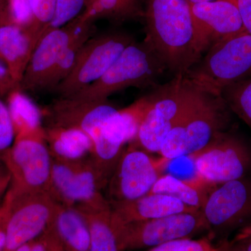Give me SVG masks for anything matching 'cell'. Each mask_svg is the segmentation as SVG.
Here are the masks:
<instances>
[{
	"label": "cell",
	"instance_id": "1",
	"mask_svg": "<svg viewBox=\"0 0 251 251\" xmlns=\"http://www.w3.org/2000/svg\"><path fill=\"white\" fill-rule=\"evenodd\" d=\"M146 38L173 76L186 75L200 60L187 0H145Z\"/></svg>",
	"mask_w": 251,
	"mask_h": 251
},
{
	"label": "cell",
	"instance_id": "2",
	"mask_svg": "<svg viewBox=\"0 0 251 251\" xmlns=\"http://www.w3.org/2000/svg\"><path fill=\"white\" fill-rule=\"evenodd\" d=\"M230 111L221 94L198 86L192 101L163 140L158 154L171 162L200 152L227 130Z\"/></svg>",
	"mask_w": 251,
	"mask_h": 251
},
{
	"label": "cell",
	"instance_id": "3",
	"mask_svg": "<svg viewBox=\"0 0 251 251\" xmlns=\"http://www.w3.org/2000/svg\"><path fill=\"white\" fill-rule=\"evenodd\" d=\"M166 71L164 62L148 41H135L126 48L103 76L72 97L107 100L112 94L129 87L153 88Z\"/></svg>",
	"mask_w": 251,
	"mask_h": 251
},
{
	"label": "cell",
	"instance_id": "4",
	"mask_svg": "<svg viewBox=\"0 0 251 251\" xmlns=\"http://www.w3.org/2000/svg\"><path fill=\"white\" fill-rule=\"evenodd\" d=\"M152 89L147 95L148 105L136 137L128 144L150 153L158 152L163 140L192 101L198 85L179 75Z\"/></svg>",
	"mask_w": 251,
	"mask_h": 251
},
{
	"label": "cell",
	"instance_id": "5",
	"mask_svg": "<svg viewBox=\"0 0 251 251\" xmlns=\"http://www.w3.org/2000/svg\"><path fill=\"white\" fill-rule=\"evenodd\" d=\"M185 76L204 90L221 94L251 77V34L247 31L216 43Z\"/></svg>",
	"mask_w": 251,
	"mask_h": 251
},
{
	"label": "cell",
	"instance_id": "6",
	"mask_svg": "<svg viewBox=\"0 0 251 251\" xmlns=\"http://www.w3.org/2000/svg\"><path fill=\"white\" fill-rule=\"evenodd\" d=\"M10 175L13 196L28 193H51L52 156L45 130L16 135L11 148L1 156Z\"/></svg>",
	"mask_w": 251,
	"mask_h": 251
},
{
	"label": "cell",
	"instance_id": "7",
	"mask_svg": "<svg viewBox=\"0 0 251 251\" xmlns=\"http://www.w3.org/2000/svg\"><path fill=\"white\" fill-rule=\"evenodd\" d=\"M112 221L120 251L151 249L178 239H190L209 231L201 210L125 224H117L113 219Z\"/></svg>",
	"mask_w": 251,
	"mask_h": 251
},
{
	"label": "cell",
	"instance_id": "8",
	"mask_svg": "<svg viewBox=\"0 0 251 251\" xmlns=\"http://www.w3.org/2000/svg\"><path fill=\"white\" fill-rule=\"evenodd\" d=\"M122 31L97 34L81 48L72 72L54 92L59 97H72L103 76L126 48L135 42Z\"/></svg>",
	"mask_w": 251,
	"mask_h": 251
},
{
	"label": "cell",
	"instance_id": "9",
	"mask_svg": "<svg viewBox=\"0 0 251 251\" xmlns=\"http://www.w3.org/2000/svg\"><path fill=\"white\" fill-rule=\"evenodd\" d=\"M191 158L198 177L216 186L251 175V145L227 130Z\"/></svg>",
	"mask_w": 251,
	"mask_h": 251
},
{
	"label": "cell",
	"instance_id": "10",
	"mask_svg": "<svg viewBox=\"0 0 251 251\" xmlns=\"http://www.w3.org/2000/svg\"><path fill=\"white\" fill-rule=\"evenodd\" d=\"M169 162L155 159L145 150L128 145L125 148L105 190L109 202L133 201L150 193Z\"/></svg>",
	"mask_w": 251,
	"mask_h": 251
},
{
	"label": "cell",
	"instance_id": "11",
	"mask_svg": "<svg viewBox=\"0 0 251 251\" xmlns=\"http://www.w3.org/2000/svg\"><path fill=\"white\" fill-rule=\"evenodd\" d=\"M106 180L90 155L75 160L52 157L51 194L57 202L74 206L103 195Z\"/></svg>",
	"mask_w": 251,
	"mask_h": 251
},
{
	"label": "cell",
	"instance_id": "12",
	"mask_svg": "<svg viewBox=\"0 0 251 251\" xmlns=\"http://www.w3.org/2000/svg\"><path fill=\"white\" fill-rule=\"evenodd\" d=\"M211 236L251 222V175L216 185L201 209Z\"/></svg>",
	"mask_w": 251,
	"mask_h": 251
},
{
	"label": "cell",
	"instance_id": "13",
	"mask_svg": "<svg viewBox=\"0 0 251 251\" xmlns=\"http://www.w3.org/2000/svg\"><path fill=\"white\" fill-rule=\"evenodd\" d=\"M58 203L49 192L12 196L3 251H14L40 237L52 222Z\"/></svg>",
	"mask_w": 251,
	"mask_h": 251
},
{
	"label": "cell",
	"instance_id": "14",
	"mask_svg": "<svg viewBox=\"0 0 251 251\" xmlns=\"http://www.w3.org/2000/svg\"><path fill=\"white\" fill-rule=\"evenodd\" d=\"M195 47L200 59L211 46L245 31L236 0L191 5Z\"/></svg>",
	"mask_w": 251,
	"mask_h": 251
},
{
	"label": "cell",
	"instance_id": "15",
	"mask_svg": "<svg viewBox=\"0 0 251 251\" xmlns=\"http://www.w3.org/2000/svg\"><path fill=\"white\" fill-rule=\"evenodd\" d=\"M84 21L77 17L66 25L46 31L38 41L20 85L24 92H47L48 84L64 50Z\"/></svg>",
	"mask_w": 251,
	"mask_h": 251
},
{
	"label": "cell",
	"instance_id": "16",
	"mask_svg": "<svg viewBox=\"0 0 251 251\" xmlns=\"http://www.w3.org/2000/svg\"><path fill=\"white\" fill-rule=\"evenodd\" d=\"M117 110L108 100L58 97L50 104L46 111L48 125L82 130L90 137L93 143L104 123Z\"/></svg>",
	"mask_w": 251,
	"mask_h": 251
},
{
	"label": "cell",
	"instance_id": "17",
	"mask_svg": "<svg viewBox=\"0 0 251 251\" xmlns=\"http://www.w3.org/2000/svg\"><path fill=\"white\" fill-rule=\"evenodd\" d=\"M112 219L117 224L158 219L172 214L200 210L176 198L159 193H148L133 201L110 202Z\"/></svg>",
	"mask_w": 251,
	"mask_h": 251
},
{
	"label": "cell",
	"instance_id": "18",
	"mask_svg": "<svg viewBox=\"0 0 251 251\" xmlns=\"http://www.w3.org/2000/svg\"><path fill=\"white\" fill-rule=\"evenodd\" d=\"M85 220L90 236V251H120L110 202L103 195L74 206Z\"/></svg>",
	"mask_w": 251,
	"mask_h": 251
},
{
	"label": "cell",
	"instance_id": "19",
	"mask_svg": "<svg viewBox=\"0 0 251 251\" xmlns=\"http://www.w3.org/2000/svg\"><path fill=\"white\" fill-rule=\"evenodd\" d=\"M36 45L27 29L9 22L0 25V60L20 85Z\"/></svg>",
	"mask_w": 251,
	"mask_h": 251
},
{
	"label": "cell",
	"instance_id": "20",
	"mask_svg": "<svg viewBox=\"0 0 251 251\" xmlns=\"http://www.w3.org/2000/svg\"><path fill=\"white\" fill-rule=\"evenodd\" d=\"M147 105L148 97L145 95L128 106L118 109L104 123L100 134L110 143L125 148L135 140Z\"/></svg>",
	"mask_w": 251,
	"mask_h": 251
},
{
	"label": "cell",
	"instance_id": "21",
	"mask_svg": "<svg viewBox=\"0 0 251 251\" xmlns=\"http://www.w3.org/2000/svg\"><path fill=\"white\" fill-rule=\"evenodd\" d=\"M45 139L51 156L64 160H75L90 156L93 143L82 130L48 125L44 127Z\"/></svg>",
	"mask_w": 251,
	"mask_h": 251
},
{
	"label": "cell",
	"instance_id": "22",
	"mask_svg": "<svg viewBox=\"0 0 251 251\" xmlns=\"http://www.w3.org/2000/svg\"><path fill=\"white\" fill-rule=\"evenodd\" d=\"M215 186L198 176L192 179H183L174 175H162L150 193L167 195L190 207L201 210Z\"/></svg>",
	"mask_w": 251,
	"mask_h": 251
},
{
	"label": "cell",
	"instance_id": "23",
	"mask_svg": "<svg viewBox=\"0 0 251 251\" xmlns=\"http://www.w3.org/2000/svg\"><path fill=\"white\" fill-rule=\"evenodd\" d=\"M52 222L65 251H90L88 227L74 206L58 203Z\"/></svg>",
	"mask_w": 251,
	"mask_h": 251
},
{
	"label": "cell",
	"instance_id": "24",
	"mask_svg": "<svg viewBox=\"0 0 251 251\" xmlns=\"http://www.w3.org/2000/svg\"><path fill=\"white\" fill-rule=\"evenodd\" d=\"M141 17H143L141 0H97L79 16L85 22L95 23L99 19H106L115 24Z\"/></svg>",
	"mask_w": 251,
	"mask_h": 251
},
{
	"label": "cell",
	"instance_id": "25",
	"mask_svg": "<svg viewBox=\"0 0 251 251\" xmlns=\"http://www.w3.org/2000/svg\"><path fill=\"white\" fill-rule=\"evenodd\" d=\"M6 104L14 125L16 136L37 131L41 125V111L21 89H16L6 97Z\"/></svg>",
	"mask_w": 251,
	"mask_h": 251
},
{
	"label": "cell",
	"instance_id": "26",
	"mask_svg": "<svg viewBox=\"0 0 251 251\" xmlns=\"http://www.w3.org/2000/svg\"><path fill=\"white\" fill-rule=\"evenodd\" d=\"M221 95L231 111L251 129V77L226 87Z\"/></svg>",
	"mask_w": 251,
	"mask_h": 251
},
{
	"label": "cell",
	"instance_id": "27",
	"mask_svg": "<svg viewBox=\"0 0 251 251\" xmlns=\"http://www.w3.org/2000/svg\"><path fill=\"white\" fill-rule=\"evenodd\" d=\"M32 15L31 33L38 43L53 18L56 0H27Z\"/></svg>",
	"mask_w": 251,
	"mask_h": 251
},
{
	"label": "cell",
	"instance_id": "28",
	"mask_svg": "<svg viewBox=\"0 0 251 251\" xmlns=\"http://www.w3.org/2000/svg\"><path fill=\"white\" fill-rule=\"evenodd\" d=\"M86 0H56L53 18L43 32L57 29L72 22L85 9Z\"/></svg>",
	"mask_w": 251,
	"mask_h": 251
},
{
	"label": "cell",
	"instance_id": "29",
	"mask_svg": "<svg viewBox=\"0 0 251 251\" xmlns=\"http://www.w3.org/2000/svg\"><path fill=\"white\" fill-rule=\"evenodd\" d=\"M148 251H218L210 237L178 239L151 248Z\"/></svg>",
	"mask_w": 251,
	"mask_h": 251
},
{
	"label": "cell",
	"instance_id": "30",
	"mask_svg": "<svg viewBox=\"0 0 251 251\" xmlns=\"http://www.w3.org/2000/svg\"><path fill=\"white\" fill-rule=\"evenodd\" d=\"M15 138L16 133L9 108L0 98V157L11 148Z\"/></svg>",
	"mask_w": 251,
	"mask_h": 251
},
{
	"label": "cell",
	"instance_id": "31",
	"mask_svg": "<svg viewBox=\"0 0 251 251\" xmlns=\"http://www.w3.org/2000/svg\"><path fill=\"white\" fill-rule=\"evenodd\" d=\"M12 204V195L8 190L6 196L0 204V251L4 249L6 240V230L9 222L10 212Z\"/></svg>",
	"mask_w": 251,
	"mask_h": 251
},
{
	"label": "cell",
	"instance_id": "32",
	"mask_svg": "<svg viewBox=\"0 0 251 251\" xmlns=\"http://www.w3.org/2000/svg\"><path fill=\"white\" fill-rule=\"evenodd\" d=\"M16 89H21L20 84L15 80L9 69L0 60V98L7 97Z\"/></svg>",
	"mask_w": 251,
	"mask_h": 251
},
{
	"label": "cell",
	"instance_id": "33",
	"mask_svg": "<svg viewBox=\"0 0 251 251\" xmlns=\"http://www.w3.org/2000/svg\"><path fill=\"white\" fill-rule=\"evenodd\" d=\"M42 236L45 242L46 251H65L52 221L44 231Z\"/></svg>",
	"mask_w": 251,
	"mask_h": 251
},
{
	"label": "cell",
	"instance_id": "34",
	"mask_svg": "<svg viewBox=\"0 0 251 251\" xmlns=\"http://www.w3.org/2000/svg\"><path fill=\"white\" fill-rule=\"evenodd\" d=\"M236 1L244 29L251 34V0H236Z\"/></svg>",
	"mask_w": 251,
	"mask_h": 251
},
{
	"label": "cell",
	"instance_id": "35",
	"mask_svg": "<svg viewBox=\"0 0 251 251\" xmlns=\"http://www.w3.org/2000/svg\"><path fill=\"white\" fill-rule=\"evenodd\" d=\"M11 184V175L4 161L0 157V204L7 193Z\"/></svg>",
	"mask_w": 251,
	"mask_h": 251
},
{
	"label": "cell",
	"instance_id": "36",
	"mask_svg": "<svg viewBox=\"0 0 251 251\" xmlns=\"http://www.w3.org/2000/svg\"><path fill=\"white\" fill-rule=\"evenodd\" d=\"M233 240L242 245L248 251H251V222L242 227Z\"/></svg>",
	"mask_w": 251,
	"mask_h": 251
},
{
	"label": "cell",
	"instance_id": "37",
	"mask_svg": "<svg viewBox=\"0 0 251 251\" xmlns=\"http://www.w3.org/2000/svg\"><path fill=\"white\" fill-rule=\"evenodd\" d=\"M217 247L218 251H248L242 245L234 240L228 241L224 239L220 242Z\"/></svg>",
	"mask_w": 251,
	"mask_h": 251
},
{
	"label": "cell",
	"instance_id": "38",
	"mask_svg": "<svg viewBox=\"0 0 251 251\" xmlns=\"http://www.w3.org/2000/svg\"><path fill=\"white\" fill-rule=\"evenodd\" d=\"M31 251H46V244L42 234L33 242Z\"/></svg>",
	"mask_w": 251,
	"mask_h": 251
},
{
	"label": "cell",
	"instance_id": "39",
	"mask_svg": "<svg viewBox=\"0 0 251 251\" xmlns=\"http://www.w3.org/2000/svg\"><path fill=\"white\" fill-rule=\"evenodd\" d=\"M7 20V0H0V25Z\"/></svg>",
	"mask_w": 251,
	"mask_h": 251
},
{
	"label": "cell",
	"instance_id": "40",
	"mask_svg": "<svg viewBox=\"0 0 251 251\" xmlns=\"http://www.w3.org/2000/svg\"><path fill=\"white\" fill-rule=\"evenodd\" d=\"M33 242H34V240L26 243V244H23V245L18 247V249H16L14 251H31Z\"/></svg>",
	"mask_w": 251,
	"mask_h": 251
},
{
	"label": "cell",
	"instance_id": "41",
	"mask_svg": "<svg viewBox=\"0 0 251 251\" xmlns=\"http://www.w3.org/2000/svg\"><path fill=\"white\" fill-rule=\"evenodd\" d=\"M190 4H198V3L206 2V1H213V0H187Z\"/></svg>",
	"mask_w": 251,
	"mask_h": 251
}]
</instances>
